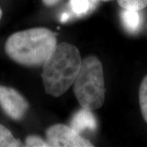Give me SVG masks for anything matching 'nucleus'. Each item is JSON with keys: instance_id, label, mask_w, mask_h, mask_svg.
I'll list each match as a JSON object with an SVG mask.
<instances>
[{"instance_id": "1", "label": "nucleus", "mask_w": 147, "mask_h": 147, "mask_svg": "<svg viewBox=\"0 0 147 147\" xmlns=\"http://www.w3.org/2000/svg\"><path fill=\"white\" fill-rule=\"evenodd\" d=\"M81 63L75 46L66 42L57 45L43 64L42 76L46 93L56 97L63 95L74 82Z\"/></svg>"}, {"instance_id": "2", "label": "nucleus", "mask_w": 147, "mask_h": 147, "mask_svg": "<svg viewBox=\"0 0 147 147\" xmlns=\"http://www.w3.org/2000/svg\"><path fill=\"white\" fill-rule=\"evenodd\" d=\"M57 46L50 29L37 27L14 33L9 37L5 51L9 57L23 65H43Z\"/></svg>"}, {"instance_id": "3", "label": "nucleus", "mask_w": 147, "mask_h": 147, "mask_svg": "<svg viewBox=\"0 0 147 147\" xmlns=\"http://www.w3.org/2000/svg\"><path fill=\"white\" fill-rule=\"evenodd\" d=\"M73 84L74 93L82 108L93 111L103 106L105 100L104 71L96 57L88 56L82 60Z\"/></svg>"}, {"instance_id": "4", "label": "nucleus", "mask_w": 147, "mask_h": 147, "mask_svg": "<svg viewBox=\"0 0 147 147\" xmlns=\"http://www.w3.org/2000/svg\"><path fill=\"white\" fill-rule=\"evenodd\" d=\"M47 142L51 147H90L91 142L80 134L63 124H56L47 129Z\"/></svg>"}, {"instance_id": "5", "label": "nucleus", "mask_w": 147, "mask_h": 147, "mask_svg": "<svg viewBox=\"0 0 147 147\" xmlns=\"http://www.w3.org/2000/svg\"><path fill=\"white\" fill-rule=\"evenodd\" d=\"M0 106L9 117L16 121L23 118L29 108L26 100L17 91L1 85Z\"/></svg>"}, {"instance_id": "6", "label": "nucleus", "mask_w": 147, "mask_h": 147, "mask_svg": "<svg viewBox=\"0 0 147 147\" xmlns=\"http://www.w3.org/2000/svg\"><path fill=\"white\" fill-rule=\"evenodd\" d=\"M70 125L77 133L80 134L86 130L94 131L97 128V122L91 110L82 108L74 115Z\"/></svg>"}, {"instance_id": "7", "label": "nucleus", "mask_w": 147, "mask_h": 147, "mask_svg": "<svg viewBox=\"0 0 147 147\" xmlns=\"http://www.w3.org/2000/svg\"><path fill=\"white\" fill-rule=\"evenodd\" d=\"M139 11L123 9L121 12V20L125 28L131 33L137 32L141 24Z\"/></svg>"}, {"instance_id": "8", "label": "nucleus", "mask_w": 147, "mask_h": 147, "mask_svg": "<svg viewBox=\"0 0 147 147\" xmlns=\"http://www.w3.org/2000/svg\"><path fill=\"white\" fill-rule=\"evenodd\" d=\"M97 0H70V8L72 12L78 17H81L91 13L96 8Z\"/></svg>"}, {"instance_id": "9", "label": "nucleus", "mask_w": 147, "mask_h": 147, "mask_svg": "<svg viewBox=\"0 0 147 147\" xmlns=\"http://www.w3.org/2000/svg\"><path fill=\"white\" fill-rule=\"evenodd\" d=\"M21 142L14 138L10 130L0 124V147L23 146Z\"/></svg>"}, {"instance_id": "10", "label": "nucleus", "mask_w": 147, "mask_h": 147, "mask_svg": "<svg viewBox=\"0 0 147 147\" xmlns=\"http://www.w3.org/2000/svg\"><path fill=\"white\" fill-rule=\"evenodd\" d=\"M139 102L143 119L147 123V75L143 79L140 86Z\"/></svg>"}, {"instance_id": "11", "label": "nucleus", "mask_w": 147, "mask_h": 147, "mask_svg": "<svg viewBox=\"0 0 147 147\" xmlns=\"http://www.w3.org/2000/svg\"><path fill=\"white\" fill-rule=\"evenodd\" d=\"M119 5L123 9L140 11L147 7V0H117Z\"/></svg>"}, {"instance_id": "12", "label": "nucleus", "mask_w": 147, "mask_h": 147, "mask_svg": "<svg viewBox=\"0 0 147 147\" xmlns=\"http://www.w3.org/2000/svg\"><path fill=\"white\" fill-rule=\"evenodd\" d=\"M25 146L29 147H49L47 142L37 136H29L25 140Z\"/></svg>"}, {"instance_id": "13", "label": "nucleus", "mask_w": 147, "mask_h": 147, "mask_svg": "<svg viewBox=\"0 0 147 147\" xmlns=\"http://www.w3.org/2000/svg\"><path fill=\"white\" fill-rule=\"evenodd\" d=\"M69 18H70V14L68 12H63L60 16V21L61 23H65L68 21Z\"/></svg>"}, {"instance_id": "14", "label": "nucleus", "mask_w": 147, "mask_h": 147, "mask_svg": "<svg viewBox=\"0 0 147 147\" xmlns=\"http://www.w3.org/2000/svg\"><path fill=\"white\" fill-rule=\"evenodd\" d=\"M44 3L47 6H52L57 3L60 0H42Z\"/></svg>"}, {"instance_id": "15", "label": "nucleus", "mask_w": 147, "mask_h": 147, "mask_svg": "<svg viewBox=\"0 0 147 147\" xmlns=\"http://www.w3.org/2000/svg\"><path fill=\"white\" fill-rule=\"evenodd\" d=\"M1 16H2V11H1V9H0V19H1Z\"/></svg>"}, {"instance_id": "16", "label": "nucleus", "mask_w": 147, "mask_h": 147, "mask_svg": "<svg viewBox=\"0 0 147 147\" xmlns=\"http://www.w3.org/2000/svg\"><path fill=\"white\" fill-rule=\"evenodd\" d=\"M97 1H98L100 2V1H110V0H97Z\"/></svg>"}]
</instances>
